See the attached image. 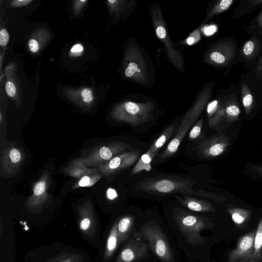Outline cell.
<instances>
[{
  "mask_svg": "<svg viewBox=\"0 0 262 262\" xmlns=\"http://www.w3.org/2000/svg\"><path fill=\"white\" fill-rule=\"evenodd\" d=\"M234 56V48L230 44L218 47L210 54V59L214 63L223 65L228 63Z\"/></svg>",
  "mask_w": 262,
  "mask_h": 262,
  "instance_id": "obj_16",
  "label": "cell"
},
{
  "mask_svg": "<svg viewBox=\"0 0 262 262\" xmlns=\"http://www.w3.org/2000/svg\"><path fill=\"white\" fill-rule=\"evenodd\" d=\"M255 234H248L241 238L238 243L236 249L231 255V261L241 257L243 258L250 254L254 246Z\"/></svg>",
  "mask_w": 262,
  "mask_h": 262,
  "instance_id": "obj_17",
  "label": "cell"
},
{
  "mask_svg": "<svg viewBox=\"0 0 262 262\" xmlns=\"http://www.w3.org/2000/svg\"><path fill=\"white\" fill-rule=\"evenodd\" d=\"M62 172L78 180L85 175L99 172L97 167L89 168L82 162L76 159L71 161Z\"/></svg>",
  "mask_w": 262,
  "mask_h": 262,
  "instance_id": "obj_15",
  "label": "cell"
},
{
  "mask_svg": "<svg viewBox=\"0 0 262 262\" xmlns=\"http://www.w3.org/2000/svg\"><path fill=\"white\" fill-rule=\"evenodd\" d=\"M176 198L186 209L198 213L212 212L215 210L214 206L210 202L188 194Z\"/></svg>",
  "mask_w": 262,
  "mask_h": 262,
  "instance_id": "obj_14",
  "label": "cell"
},
{
  "mask_svg": "<svg viewBox=\"0 0 262 262\" xmlns=\"http://www.w3.org/2000/svg\"><path fill=\"white\" fill-rule=\"evenodd\" d=\"M145 262H154L152 260H148V261H145Z\"/></svg>",
  "mask_w": 262,
  "mask_h": 262,
  "instance_id": "obj_41",
  "label": "cell"
},
{
  "mask_svg": "<svg viewBox=\"0 0 262 262\" xmlns=\"http://www.w3.org/2000/svg\"><path fill=\"white\" fill-rule=\"evenodd\" d=\"M194 183L186 179L154 178L144 180L139 184V188L144 191L156 194L182 193L184 194L214 198L215 195L193 190L192 187Z\"/></svg>",
  "mask_w": 262,
  "mask_h": 262,
  "instance_id": "obj_3",
  "label": "cell"
},
{
  "mask_svg": "<svg viewBox=\"0 0 262 262\" xmlns=\"http://www.w3.org/2000/svg\"><path fill=\"white\" fill-rule=\"evenodd\" d=\"M130 147L129 144L123 142L103 143L91 147L82 157L76 159L82 162L89 167H97L118 154L125 151Z\"/></svg>",
  "mask_w": 262,
  "mask_h": 262,
  "instance_id": "obj_5",
  "label": "cell"
},
{
  "mask_svg": "<svg viewBox=\"0 0 262 262\" xmlns=\"http://www.w3.org/2000/svg\"><path fill=\"white\" fill-rule=\"evenodd\" d=\"M32 1V0L13 1L11 2V5L14 7H20L26 5Z\"/></svg>",
  "mask_w": 262,
  "mask_h": 262,
  "instance_id": "obj_35",
  "label": "cell"
},
{
  "mask_svg": "<svg viewBox=\"0 0 262 262\" xmlns=\"http://www.w3.org/2000/svg\"><path fill=\"white\" fill-rule=\"evenodd\" d=\"M101 178L100 172L85 175L78 179L73 186L72 189L79 187H90L94 185Z\"/></svg>",
  "mask_w": 262,
  "mask_h": 262,
  "instance_id": "obj_21",
  "label": "cell"
},
{
  "mask_svg": "<svg viewBox=\"0 0 262 262\" xmlns=\"http://www.w3.org/2000/svg\"><path fill=\"white\" fill-rule=\"evenodd\" d=\"M151 110L148 104L127 102L115 108L112 117L117 121L126 122L136 126L150 119Z\"/></svg>",
  "mask_w": 262,
  "mask_h": 262,
  "instance_id": "obj_6",
  "label": "cell"
},
{
  "mask_svg": "<svg viewBox=\"0 0 262 262\" xmlns=\"http://www.w3.org/2000/svg\"><path fill=\"white\" fill-rule=\"evenodd\" d=\"M83 51V47L79 44H77L74 46L71 50V52L73 53H80Z\"/></svg>",
  "mask_w": 262,
  "mask_h": 262,
  "instance_id": "obj_38",
  "label": "cell"
},
{
  "mask_svg": "<svg viewBox=\"0 0 262 262\" xmlns=\"http://www.w3.org/2000/svg\"><path fill=\"white\" fill-rule=\"evenodd\" d=\"M177 127V124H172L167 127L159 136L155 140L148 151L152 154L156 155L160 148L172 137Z\"/></svg>",
  "mask_w": 262,
  "mask_h": 262,
  "instance_id": "obj_18",
  "label": "cell"
},
{
  "mask_svg": "<svg viewBox=\"0 0 262 262\" xmlns=\"http://www.w3.org/2000/svg\"><path fill=\"white\" fill-rule=\"evenodd\" d=\"M258 24L259 26L262 28V12L259 14L258 16Z\"/></svg>",
  "mask_w": 262,
  "mask_h": 262,
  "instance_id": "obj_40",
  "label": "cell"
},
{
  "mask_svg": "<svg viewBox=\"0 0 262 262\" xmlns=\"http://www.w3.org/2000/svg\"><path fill=\"white\" fill-rule=\"evenodd\" d=\"M6 92L10 97H13L16 93V89L13 83L8 81L5 85Z\"/></svg>",
  "mask_w": 262,
  "mask_h": 262,
  "instance_id": "obj_32",
  "label": "cell"
},
{
  "mask_svg": "<svg viewBox=\"0 0 262 262\" xmlns=\"http://www.w3.org/2000/svg\"><path fill=\"white\" fill-rule=\"evenodd\" d=\"M262 248V217L259 221L254 240V254L258 257Z\"/></svg>",
  "mask_w": 262,
  "mask_h": 262,
  "instance_id": "obj_25",
  "label": "cell"
},
{
  "mask_svg": "<svg viewBox=\"0 0 262 262\" xmlns=\"http://www.w3.org/2000/svg\"><path fill=\"white\" fill-rule=\"evenodd\" d=\"M51 183L50 173L48 170H46L42 173L39 179L33 184L32 194L26 202V206L28 208H39L49 200L50 196L48 190Z\"/></svg>",
  "mask_w": 262,
  "mask_h": 262,
  "instance_id": "obj_10",
  "label": "cell"
},
{
  "mask_svg": "<svg viewBox=\"0 0 262 262\" xmlns=\"http://www.w3.org/2000/svg\"><path fill=\"white\" fill-rule=\"evenodd\" d=\"M106 195L108 199L110 200H113L116 198L117 193L114 189L109 188L107 190Z\"/></svg>",
  "mask_w": 262,
  "mask_h": 262,
  "instance_id": "obj_36",
  "label": "cell"
},
{
  "mask_svg": "<svg viewBox=\"0 0 262 262\" xmlns=\"http://www.w3.org/2000/svg\"><path fill=\"white\" fill-rule=\"evenodd\" d=\"M154 261L148 245L140 231H136L122 245L113 262Z\"/></svg>",
  "mask_w": 262,
  "mask_h": 262,
  "instance_id": "obj_4",
  "label": "cell"
},
{
  "mask_svg": "<svg viewBox=\"0 0 262 262\" xmlns=\"http://www.w3.org/2000/svg\"><path fill=\"white\" fill-rule=\"evenodd\" d=\"M255 43L252 40L246 42L243 48V53L246 56L250 55L254 51Z\"/></svg>",
  "mask_w": 262,
  "mask_h": 262,
  "instance_id": "obj_30",
  "label": "cell"
},
{
  "mask_svg": "<svg viewBox=\"0 0 262 262\" xmlns=\"http://www.w3.org/2000/svg\"><path fill=\"white\" fill-rule=\"evenodd\" d=\"M242 96L245 111L246 114H248L251 110L253 99L247 84L245 83H244L242 85Z\"/></svg>",
  "mask_w": 262,
  "mask_h": 262,
  "instance_id": "obj_23",
  "label": "cell"
},
{
  "mask_svg": "<svg viewBox=\"0 0 262 262\" xmlns=\"http://www.w3.org/2000/svg\"><path fill=\"white\" fill-rule=\"evenodd\" d=\"M240 113L238 107L235 105H228L224 111V115L228 121H233L237 119Z\"/></svg>",
  "mask_w": 262,
  "mask_h": 262,
  "instance_id": "obj_26",
  "label": "cell"
},
{
  "mask_svg": "<svg viewBox=\"0 0 262 262\" xmlns=\"http://www.w3.org/2000/svg\"><path fill=\"white\" fill-rule=\"evenodd\" d=\"M155 155L147 150L138 160L137 164L130 172V175L136 174L142 170L149 171L151 170V161Z\"/></svg>",
  "mask_w": 262,
  "mask_h": 262,
  "instance_id": "obj_19",
  "label": "cell"
},
{
  "mask_svg": "<svg viewBox=\"0 0 262 262\" xmlns=\"http://www.w3.org/2000/svg\"><path fill=\"white\" fill-rule=\"evenodd\" d=\"M29 47L32 52H36L39 50V45L37 41L33 39H31L29 41Z\"/></svg>",
  "mask_w": 262,
  "mask_h": 262,
  "instance_id": "obj_34",
  "label": "cell"
},
{
  "mask_svg": "<svg viewBox=\"0 0 262 262\" xmlns=\"http://www.w3.org/2000/svg\"><path fill=\"white\" fill-rule=\"evenodd\" d=\"M138 70H139L138 65L134 62H130L125 69V75L127 77H132L137 72Z\"/></svg>",
  "mask_w": 262,
  "mask_h": 262,
  "instance_id": "obj_29",
  "label": "cell"
},
{
  "mask_svg": "<svg viewBox=\"0 0 262 262\" xmlns=\"http://www.w3.org/2000/svg\"><path fill=\"white\" fill-rule=\"evenodd\" d=\"M47 262H84L82 256L78 254L61 253L49 259Z\"/></svg>",
  "mask_w": 262,
  "mask_h": 262,
  "instance_id": "obj_22",
  "label": "cell"
},
{
  "mask_svg": "<svg viewBox=\"0 0 262 262\" xmlns=\"http://www.w3.org/2000/svg\"><path fill=\"white\" fill-rule=\"evenodd\" d=\"M45 262H47V261H45Z\"/></svg>",
  "mask_w": 262,
  "mask_h": 262,
  "instance_id": "obj_42",
  "label": "cell"
},
{
  "mask_svg": "<svg viewBox=\"0 0 262 262\" xmlns=\"http://www.w3.org/2000/svg\"><path fill=\"white\" fill-rule=\"evenodd\" d=\"M186 42L188 45H191L194 43V39L192 37H189L187 38Z\"/></svg>",
  "mask_w": 262,
  "mask_h": 262,
  "instance_id": "obj_39",
  "label": "cell"
},
{
  "mask_svg": "<svg viewBox=\"0 0 262 262\" xmlns=\"http://www.w3.org/2000/svg\"><path fill=\"white\" fill-rule=\"evenodd\" d=\"M78 225L81 232L86 237L93 238L98 235V222L93 205L90 200L77 207Z\"/></svg>",
  "mask_w": 262,
  "mask_h": 262,
  "instance_id": "obj_7",
  "label": "cell"
},
{
  "mask_svg": "<svg viewBox=\"0 0 262 262\" xmlns=\"http://www.w3.org/2000/svg\"><path fill=\"white\" fill-rule=\"evenodd\" d=\"M81 96L83 100L86 103H89L93 100L92 93L89 89H84L81 93Z\"/></svg>",
  "mask_w": 262,
  "mask_h": 262,
  "instance_id": "obj_31",
  "label": "cell"
},
{
  "mask_svg": "<svg viewBox=\"0 0 262 262\" xmlns=\"http://www.w3.org/2000/svg\"><path fill=\"white\" fill-rule=\"evenodd\" d=\"M207 113L209 116V124L211 127L215 126L224 115L223 109L217 110V101H214L208 105Z\"/></svg>",
  "mask_w": 262,
  "mask_h": 262,
  "instance_id": "obj_20",
  "label": "cell"
},
{
  "mask_svg": "<svg viewBox=\"0 0 262 262\" xmlns=\"http://www.w3.org/2000/svg\"><path fill=\"white\" fill-rule=\"evenodd\" d=\"M203 120H199L191 128L188 138L190 140H192L196 138L200 134L203 127Z\"/></svg>",
  "mask_w": 262,
  "mask_h": 262,
  "instance_id": "obj_28",
  "label": "cell"
},
{
  "mask_svg": "<svg viewBox=\"0 0 262 262\" xmlns=\"http://www.w3.org/2000/svg\"><path fill=\"white\" fill-rule=\"evenodd\" d=\"M139 218L137 214L131 212H125L116 216L117 228L121 245L136 231Z\"/></svg>",
  "mask_w": 262,
  "mask_h": 262,
  "instance_id": "obj_13",
  "label": "cell"
},
{
  "mask_svg": "<svg viewBox=\"0 0 262 262\" xmlns=\"http://www.w3.org/2000/svg\"><path fill=\"white\" fill-rule=\"evenodd\" d=\"M26 158L23 149L13 146L5 148L1 158L2 172L9 176H13L20 170Z\"/></svg>",
  "mask_w": 262,
  "mask_h": 262,
  "instance_id": "obj_9",
  "label": "cell"
},
{
  "mask_svg": "<svg viewBox=\"0 0 262 262\" xmlns=\"http://www.w3.org/2000/svg\"><path fill=\"white\" fill-rule=\"evenodd\" d=\"M136 229L147 242L154 262H182L174 237L161 218L155 215L139 217Z\"/></svg>",
  "mask_w": 262,
  "mask_h": 262,
  "instance_id": "obj_2",
  "label": "cell"
},
{
  "mask_svg": "<svg viewBox=\"0 0 262 262\" xmlns=\"http://www.w3.org/2000/svg\"><path fill=\"white\" fill-rule=\"evenodd\" d=\"M261 68H262V66H261Z\"/></svg>",
  "mask_w": 262,
  "mask_h": 262,
  "instance_id": "obj_43",
  "label": "cell"
},
{
  "mask_svg": "<svg viewBox=\"0 0 262 262\" xmlns=\"http://www.w3.org/2000/svg\"><path fill=\"white\" fill-rule=\"evenodd\" d=\"M230 140L224 134H219L203 141L197 147L200 155L205 158H211L223 154L229 145Z\"/></svg>",
  "mask_w": 262,
  "mask_h": 262,
  "instance_id": "obj_11",
  "label": "cell"
},
{
  "mask_svg": "<svg viewBox=\"0 0 262 262\" xmlns=\"http://www.w3.org/2000/svg\"><path fill=\"white\" fill-rule=\"evenodd\" d=\"M168 226L178 247L188 262H205L207 241L202 232L213 226L207 216L174 206L166 216Z\"/></svg>",
  "mask_w": 262,
  "mask_h": 262,
  "instance_id": "obj_1",
  "label": "cell"
},
{
  "mask_svg": "<svg viewBox=\"0 0 262 262\" xmlns=\"http://www.w3.org/2000/svg\"><path fill=\"white\" fill-rule=\"evenodd\" d=\"M121 245L115 218L108 227L105 236L102 251L103 262H113Z\"/></svg>",
  "mask_w": 262,
  "mask_h": 262,
  "instance_id": "obj_12",
  "label": "cell"
},
{
  "mask_svg": "<svg viewBox=\"0 0 262 262\" xmlns=\"http://www.w3.org/2000/svg\"><path fill=\"white\" fill-rule=\"evenodd\" d=\"M229 212L234 222L237 224H242L249 216V212L243 209L232 208L229 210Z\"/></svg>",
  "mask_w": 262,
  "mask_h": 262,
  "instance_id": "obj_24",
  "label": "cell"
},
{
  "mask_svg": "<svg viewBox=\"0 0 262 262\" xmlns=\"http://www.w3.org/2000/svg\"><path fill=\"white\" fill-rule=\"evenodd\" d=\"M9 34L7 31L3 29L0 31V45L2 47L5 46L9 40Z\"/></svg>",
  "mask_w": 262,
  "mask_h": 262,
  "instance_id": "obj_33",
  "label": "cell"
},
{
  "mask_svg": "<svg viewBox=\"0 0 262 262\" xmlns=\"http://www.w3.org/2000/svg\"><path fill=\"white\" fill-rule=\"evenodd\" d=\"M232 0H222L216 5L210 12V15L217 14L227 10L232 5Z\"/></svg>",
  "mask_w": 262,
  "mask_h": 262,
  "instance_id": "obj_27",
  "label": "cell"
},
{
  "mask_svg": "<svg viewBox=\"0 0 262 262\" xmlns=\"http://www.w3.org/2000/svg\"><path fill=\"white\" fill-rule=\"evenodd\" d=\"M215 31L216 27L215 26H208L204 28V32L207 35L212 34Z\"/></svg>",
  "mask_w": 262,
  "mask_h": 262,
  "instance_id": "obj_37",
  "label": "cell"
},
{
  "mask_svg": "<svg viewBox=\"0 0 262 262\" xmlns=\"http://www.w3.org/2000/svg\"><path fill=\"white\" fill-rule=\"evenodd\" d=\"M137 151H124L114 157L109 161L97 167L102 176H109L132 166L139 159Z\"/></svg>",
  "mask_w": 262,
  "mask_h": 262,
  "instance_id": "obj_8",
  "label": "cell"
}]
</instances>
